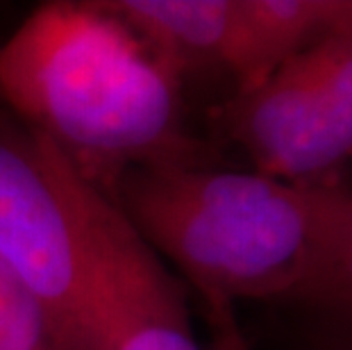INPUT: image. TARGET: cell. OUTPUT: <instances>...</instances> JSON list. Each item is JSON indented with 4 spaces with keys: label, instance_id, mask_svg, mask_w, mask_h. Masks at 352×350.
Masks as SVG:
<instances>
[{
    "label": "cell",
    "instance_id": "7",
    "mask_svg": "<svg viewBox=\"0 0 352 350\" xmlns=\"http://www.w3.org/2000/svg\"><path fill=\"white\" fill-rule=\"evenodd\" d=\"M179 76L226 69L236 0H100Z\"/></svg>",
    "mask_w": 352,
    "mask_h": 350
},
{
    "label": "cell",
    "instance_id": "3",
    "mask_svg": "<svg viewBox=\"0 0 352 350\" xmlns=\"http://www.w3.org/2000/svg\"><path fill=\"white\" fill-rule=\"evenodd\" d=\"M0 262L39 305L52 350H98L78 221L43 141L0 114Z\"/></svg>",
    "mask_w": 352,
    "mask_h": 350
},
{
    "label": "cell",
    "instance_id": "2",
    "mask_svg": "<svg viewBox=\"0 0 352 350\" xmlns=\"http://www.w3.org/2000/svg\"><path fill=\"white\" fill-rule=\"evenodd\" d=\"M111 200L202 300L309 305L348 191L191 164L137 171Z\"/></svg>",
    "mask_w": 352,
    "mask_h": 350
},
{
    "label": "cell",
    "instance_id": "4",
    "mask_svg": "<svg viewBox=\"0 0 352 350\" xmlns=\"http://www.w3.org/2000/svg\"><path fill=\"white\" fill-rule=\"evenodd\" d=\"M41 141L80 228L98 350H202L175 271L114 200Z\"/></svg>",
    "mask_w": 352,
    "mask_h": 350
},
{
    "label": "cell",
    "instance_id": "9",
    "mask_svg": "<svg viewBox=\"0 0 352 350\" xmlns=\"http://www.w3.org/2000/svg\"><path fill=\"white\" fill-rule=\"evenodd\" d=\"M309 307H318L341 318L352 327V193L348 191L346 210L336 232L327 269L314 292Z\"/></svg>",
    "mask_w": 352,
    "mask_h": 350
},
{
    "label": "cell",
    "instance_id": "1",
    "mask_svg": "<svg viewBox=\"0 0 352 350\" xmlns=\"http://www.w3.org/2000/svg\"><path fill=\"white\" fill-rule=\"evenodd\" d=\"M182 85L100 0L36 7L0 43V102L109 198L137 171L209 164Z\"/></svg>",
    "mask_w": 352,
    "mask_h": 350
},
{
    "label": "cell",
    "instance_id": "11",
    "mask_svg": "<svg viewBox=\"0 0 352 350\" xmlns=\"http://www.w3.org/2000/svg\"><path fill=\"white\" fill-rule=\"evenodd\" d=\"M348 350H352V341H350V346H348Z\"/></svg>",
    "mask_w": 352,
    "mask_h": 350
},
{
    "label": "cell",
    "instance_id": "5",
    "mask_svg": "<svg viewBox=\"0 0 352 350\" xmlns=\"http://www.w3.org/2000/svg\"><path fill=\"white\" fill-rule=\"evenodd\" d=\"M228 137L257 173L296 184L320 180L352 157V146L320 78L311 46L223 107Z\"/></svg>",
    "mask_w": 352,
    "mask_h": 350
},
{
    "label": "cell",
    "instance_id": "10",
    "mask_svg": "<svg viewBox=\"0 0 352 350\" xmlns=\"http://www.w3.org/2000/svg\"><path fill=\"white\" fill-rule=\"evenodd\" d=\"M202 303H205L209 332H212L209 350H250L241 327H239L234 305L223 300H202Z\"/></svg>",
    "mask_w": 352,
    "mask_h": 350
},
{
    "label": "cell",
    "instance_id": "8",
    "mask_svg": "<svg viewBox=\"0 0 352 350\" xmlns=\"http://www.w3.org/2000/svg\"><path fill=\"white\" fill-rule=\"evenodd\" d=\"M0 350H52L39 305L0 262Z\"/></svg>",
    "mask_w": 352,
    "mask_h": 350
},
{
    "label": "cell",
    "instance_id": "6",
    "mask_svg": "<svg viewBox=\"0 0 352 350\" xmlns=\"http://www.w3.org/2000/svg\"><path fill=\"white\" fill-rule=\"evenodd\" d=\"M352 23V0H236L226 73L257 87L314 41Z\"/></svg>",
    "mask_w": 352,
    "mask_h": 350
}]
</instances>
